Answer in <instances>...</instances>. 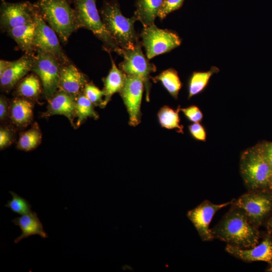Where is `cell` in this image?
I'll list each match as a JSON object with an SVG mask.
<instances>
[{
	"mask_svg": "<svg viewBox=\"0 0 272 272\" xmlns=\"http://www.w3.org/2000/svg\"><path fill=\"white\" fill-rule=\"evenodd\" d=\"M231 205L230 210L211 229L214 239L240 248L256 246L260 237L258 228L250 222L242 209L232 203Z\"/></svg>",
	"mask_w": 272,
	"mask_h": 272,
	"instance_id": "obj_1",
	"label": "cell"
},
{
	"mask_svg": "<svg viewBox=\"0 0 272 272\" xmlns=\"http://www.w3.org/2000/svg\"><path fill=\"white\" fill-rule=\"evenodd\" d=\"M100 15L105 29L122 50L133 48L140 42L134 27L137 20L134 16L123 15L118 0H104Z\"/></svg>",
	"mask_w": 272,
	"mask_h": 272,
	"instance_id": "obj_2",
	"label": "cell"
},
{
	"mask_svg": "<svg viewBox=\"0 0 272 272\" xmlns=\"http://www.w3.org/2000/svg\"><path fill=\"white\" fill-rule=\"evenodd\" d=\"M45 22L66 44L73 33L79 29L75 10L67 0H38L34 3Z\"/></svg>",
	"mask_w": 272,
	"mask_h": 272,
	"instance_id": "obj_3",
	"label": "cell"
},
{
	"mask_svg": "<svg viewBox=\"0 0 272 272\" xmlns=\"http://www.w3.org/2000/svg\"><path fill=\"white\" fill-rule=\"evenodd\" d=\"M240 172L249 191L272 190V168L257 145L242 153Z\"/></svg>",
	"mask_w": 272,
	"mask_h": 272,
	"instance_id": "obj_4",
	"label": "cell"
},
{
	"mask_svg": "<svg viewBox=\"0 0 272 272\" xmlns=\"http://www.w3.org/2000/svg\"><path fill=\"white\" fill-rule=\"evenodd\" d=\"M73 4L78 28L92 32L103 43V49L109 53L114 52L123 55V50L105 29L97 7V0H68Z\"/></svg>",
	"mask_w": 272,
	"mask_h": 272,
	"instance_id": "obj_5",
	"label": "cell"
},
{
	"mask_svg": "<svg viewBox=\"0 0 272 272\" xmlns=\"http://www.w3.org/2000/svg\"><path fill=\"white\" fill-rule=\"evenodd\" d=\"M232 203L242 209L250 222L258 228L272 214V190H249Z\"/></svg>",
	"mask_w": 272,
	"mask_h": 272,
	"instance_id": "obj_6",
	"label": "cell"
},
{
	"mask_svg": "<svg viewBox=\"0 0 272 272\" xmlns=\"http://www.w3.org/2000/svg\"><path fill=\"white\" fill-rule=\"evenodd\" d=\"M62 64L51 53L37 49L31 71L40 79L43 94L49 100L57 91Z\"/></svg>",
	"mask_w": 272,
	"mask_h": 272,
	"instance_id": "obj_7",
	"label": "cell"
},
{
	"mask_svg": "<svg viewBox=\"0 0 272 272\" xmlns=\"http://www.w3.org/2000/svg\"><path fill=\"white\" fill-rule=\"evenodd\" d=\"M140 42L133 48L123 50V61L119 64V68L126 75L140 78L144 82L146 90V99L150 100L152 84L150 74L156 71V66L151 63L142 50Z\"/></svg>",
	"mask_w": 272,
	"mask_h": 272,
	"instance_id": "obj_8",
	"label": "cell"
},
{
	"mask_svg": "<svg viewBox=\"0 0 272 272\" xmlns=\"http://www.w3.org/2000/svg\"><path fill=\"white\" fill-rule=\"evenodd\" d=\"M140 36L148 59L168 52L178 47L181 43V39L175 32L159 28L154 24L144 27Z\"/></svg>",
	"mask_w": 272,
	"mask_h": 272,
	"instance_id": "obj_9",
	"label": "cell"
},
{
	"mask_svg": "<svg viewBox=\"0 0 272 272\" xmlns=\"http://www.w3.org/2000/svg\"><path fill=\"white\" fill-rule=\"evenodd\" d=\"M37 12L34 3L29 1L10 3L1 0L0 27L3 32L35 22Z\"/></svg>",
	"mask_w": 272,
	"mask_h": 272,
	"instance_id": "obj_10",
	"label": "cell"
},
{
	"mask_svg": "<svg viewBox=\"0 0 272 272\" xmlns=\"http://www.w3.org/2000/svg\"><path fill=\"white\" fill-rule=\"evenodd\" d=\"M33 44L36 50L39 49L52 54L62 64L71 62L59 43L57 35L45 22L38 10Z\"/></svg>",
	"mask_w": 272,
	"mask_h": 272,
	"instance_id": "obj_11",
	"label": "cell"
},
{
	"mask_svg": "<svg viewBox=\"0 0 272 272\" xmlns=\"http://www.w3.org/2000/svg\"><path fill=\"white\" fill-rule=\"evenodd\" d=\"M145 86L139 77L127 75L119 92L129 115V124L135 126L141 120V106Z\"/></svg>",
	"mask_w": 272,
	"mask_h": 272,
	"instance_id": "obj_12",
	"label": "cell"
},
{
	"mask_svg": "<svg viewBox=\"0 0 272 272\" xmlns=\"http://www.w3.org/2000/svg\"><path fill=\"white\" fill-rule=\"evenodd\" d=\"M232 201L215 204L205 200L187 212V217L193 225L202 241H210L214 239L212 230L210 229L212 220L218 211L231 205Z\"/></svg>",
	"mask_w": 272,
	"mask_h": 272,
	"instance_id": "obj_13",
	"label": "cell"
},
{
	"mask_svg": "<svg viewBox=\"0 0 272 272\" xmlns=\"http://www.w3.org/2000/svg\"><path fill=\"white\" fill-rule=\"evenodd\" d=\"M226 251L244 262L264 261L268 263L266 271L272 267V237L268 233L261 242L248 248H240L227 245Z\"/></svg>",
	"mask_w": 272,
	"mask_h": 272,
	"instance_id": "obj_14",
	"label": "cell"
},
{
	"mask_svg": "<svg viewBox=\"0 0 272 272\" xmlns=\"http://www.w3.org/2000/svg\"><path fill=\"white\" fill-rule=\"evenodd\" d=\"M35 55L25 54L17 60L11 61L9 67L0 77L2 90L8 92L31 71Z\"/></svg>",
	"mask_w": 272,
	"mask_h": 272,
	"instance_id": "obj_15",
	"label": "cell"
},
{
	"mask_svg": "<svg viewBox=\"0 0 272 272\" xmlns=\"http://www.w3.org/2000/svg\"><path fill=\"white\" fill-rule=\"evenodd\" d=\"M88 83L86 76L71 62L62 64L59 77L58 89L77 97Z\"/></svg>",
	"mask_w": 272,
	"mask_h": 272,
	"instance_id": "obj_16",
	"label": "cell"
},
{
	"mask_svg": "<svg viewBox=\"0 0 272 272\" xmlns=\"http://www.w3.org/2000/svg\"><path fill=\"white\" fill-rule=\"evenodd\" d=\"M45 116L62 115L67 117L72 124L76 116V97L62 91H57L49 99Z\"/></svg>",
	"mask_w": 272,
	"mask_h": 272,
	"instance_id": "obj_17",
	"label": "cell"
},
{
	"mask_svg": "<svg viewBox=\"0 0 272 272\" xmlns=\"http://www.w3.org/2000/svg\"><path fill=\"white\" fill-rule=\"evenodd\" d=\"M12 222L19 226L22 232L21 235L14 240L16 244L23 239L35 235H39L42 238H48L47 234L44 230L43 225L35 212L21 215L13 219Z\"/></svg>",
	"mask_w": 272,
	"mask_h": 272,
	"instance_id": "obj_18",
	"label": "cell"
},
{
	"mask_svg": "<svg viewBox=\"0 0 272 272\" xmlns=\"http://www.w3.org/2000/svg\"><path fill=\"white\" fill-rule=\"evenodd\" d=\"M35 29V21L30 24L14 28L7 33L25 54L35 55L36 50L33 44Z\"/></svg>",
	"mask_w": 272,
	"mask_h": 272,
	"instance_id": "obj_19",
	"label": "cell"
},
{
	"mask_svg": "<svg viewBox=\"0 0 272 272\" xmlns=\"http://www.w3.org/2000/svg\"><path fill=\"white\" fill-rule=\"evenodd\" d=\"M110 58L111 68L108 75L102 79L104 84L103 91L104 92L103 107L106 106L114 94L119 93L124 84L126 77V75L117 67L111 56Z\"/></svg>",
	"mask_w": 272,
	"mask_h": 272,
	"instance_id": "obj_20",
	"label": "cell"
},
{
	"mask_svg": "<svg viewBox=\"0 0 272 272\" xmlns=\"http://www.w3.org/2000/svg\"><path fill=\"white\" fill-rule=\"evenodd\" d=\"M33 105L25 98L17 97L11 103L9 115L12 122L18 126H26L32 120Z\"/></svg>",
	"mask_w": 272,
	"mask_h": 272,
	"instance_id": "obj_21",
	"label": "cell"
},
{
	"mask_svg": "<svg viewBox=\"0 0 272 272\" xmlns=\"http://www.w3.org/2000/svg\"><path fill=\"white\" fill-rule=\"evenodd\" d=\"M163 0H136L134 16L144 27L154 24Z\"/></svg>",
	"mask_w": 272,
	"mask_h": 272,
	"instance_id": "obj_22",
	"label": "cell"
},
{
	"mask_svg": "<svg viewBox=\"0 0 272 272\" xmlns=\"http://www.w3.org/2000/svg\"><path fill=\"white\" fill-rule=\"evenodd\" d=\"M219 71L218 67L213 66L207 72H194L188 84V99L202 92L207 86L211 77Z\"/></svg>",
	"mask_w": 272,
	"mask_h": 272,
	"instance_id": "obj_23",
	"label": "cell"
},
{
	"mask_svg": "<svg viewBox=\"0 0 272 272\" xmlns=\"http://www.w3.org/2000/svg\"><path fill=\"white\" fill-rule=\"evenodd\" d=\"M40 80L34 73L23 78L16 85V92L21 97L36 99L41 92Z\"/></svg>",
	"mask_w": 272,
	"mask_h": 272,
	"instance_id": "obj_24",
	"label": "cell"
},
{
	"mask_svg": "<svg viewBox=\"0 0 272 272\" xmlns=\"http://www.w3.org/2000/svg\"><path fill=\"white\" fill-rule=\"evenodd\" d=\"M154 82H161L169 94L175 99L178 98L179 92L182 87V83L177 72L173 69L163 71L156 77L152 78Z\"/></svg>",
	"mask_w": 272,
	"mask_h": 272,
	"instance_id": "obj_25",
	"label": "cell"
},
{
	"mask_svg": "<svg viewBox=\"0 0 272 272\" xmlns=\"http://www.w3.org/2000/svg\"><path fill=\"white\" fill-rule=\"evenodd\" d=\"M180 106L174 110L168 106L162 107L158 113V118L162 127L168 129H175L177 132L183 133V126L180 124L179 116Z\"/></svg>",
	"mask_w": 272,
	"mask_h": 272,
	"instance_id": "obj_26",
	"label": "cell"
},
{
	"mask_svg": "<svg viewBox=\"0 0 272 272\" xmlns=\"http://www.w3.org/2000/svg\"><path fill=\"white\" fill-rule=\"evenodd\" d=\"M95 105L82 93L76 98V125L79 126L88 117L98 119V114L94 108Z\"/></svg>",
	"mask_w": 272,
	"mask_h": 272,
	"instance_id": "obj_27",
	"label": "cell"
},
{
	"mask_svg": "<svg viewBox=\"0 0 272 272\" xmlns=\"http://www.w3.org/2000/svg\"><path fill=\"white\" fill-rule=\"evenodd\" d=\"M41 136L38 126L34 125L21 135L17 144L18 148L25 151L33 150L40 144Z\"/></svg>",
	"mask_w": 272,
	"mask_h": 272,
	"instance_id": "obj_28",
	"label": "cell"
},
{
	"mask_svg": "<svg viewBox=\"0 0 272 272\" xmlns=\"http://www.w3.org/2000/svg\"><path fill=\"white\" fill-rule=\"evenodd\" d=\"M9 193L12 195V198L8 200L7 203L5 205V207L10 209L12 212L20 215L32 212L31 205L26 199L12 191H10Z\"/></svg>",
	"mask_w": 272,
	"mask_h": 272,
	"instance_id": "obj_29",
	"label": "cell"
},
{
	"mask_svg": "<svg viewBox=\"0 0 272 272\" xmlns=\"http://www.w3.org/2000/svg\"><path fill=\"white\" fill-rule=\"evenodd\" d=\"M83 93L95 106L103 107V97H104V92L100 90L92 82L87 83L83 89Z\"/></svg>",
	"mask_w": 272,
	"mask_h": 272,
	"instance_id": "obj_30",
	"label": "cell"
},
{
	"mask_svg": "<svg viewBox=\"0 0 272 272\" xmlns=\"http://www.w3.org/2000/svg\"><path fill=\"white\" fill-rule=\"evenodd\" d=\"M184 1V0H163L158 17L161 20L164 19L170 13L181 8Z\"/></svg>",
	"mask_w": 272,
	"mask_h": 272,
	"instance_id": "obj_31",
	"label": "cell"
},
{
	"mask_svg": "<svg viewBox=\"0 0 272 272\" xmlns=\"http://www.w3.org/2000/svg\"><path fill=\"white\" fill-rule=\"evenodd\" d=\"M185 117L193 123L200 122L203 118V114L200 109L195 105H191L185 108H180Z\"/></svg>",
	"mask_w": 272,
	"mask_h": 272,
	"instance_id": "obj_32",
	"label": "cell"
},
{
	"mask_svg": "<svg viewBox=\"0 0 272 272\" xmlns=\"http://www.w3.org/2000/svg\"><path fill=\"white\" fill-rule=\"evenodd\" d=\"M188 129L192 137L195 140L205 142L207 138L206 131L199 122L193 123L188 126Z\"/></svg>",
	"mask_w": 272,
	"mask_h": 272,
	"instance_id": "obj_33",
	"label": "cell"
},
{
	"mask_svg": "<svg viewBox=\"0 0 272 272\" xmlns=\"http://www.w3.org/2000/svg\"><path fill=\"white\" fill-rule=\"evenodd\" d=\"M257 145L272 168V142L264 141L258 143Z\"/></svg>",
	"mask_w": 272,
	"mask_h": 272,
	"instance_id": "obj_34",
	"label": "cell"
},
{
	"mask_svg": "<svg viewBox=\"0 0 272 272\" xmlns=\"http://www.w3.org/2000/svg\"><path fill=\"white\" fill-rule=\"evenodd\" d=\"M13 140V132L8 128L1 127L0 129L1 149H3L11 145Z\"/></svg>",
	"mask_w": 272,
	"mask_h": 272,
	"instance_id": "obj_35",
	"label": "cell"
},
{
	"mask_svg": "<svg viewBox=\"0 0 272 272\" xmlns=\"http://www.w3.org/2000/svg\"><path fill=\"white\" fill-rule=\"evenodd\" d=\"M10 108L6 97L4 95L0 97V119L5 120L9 115Z\"/></svg>",
	"mask_w": 272,
	"mask_h": 272,
	"instance_id": "obj_36",
	"label": "cell"
},
{
	"mask_svg": "<svg viewBox=\"0 0 272 272\" xmlns=\"http://www.w3.org/2000/svg\"><path fill=\"white\" fill-rule=\"evenodd\" d=\"M11 61L1 59L0 60V77L8 69Z\"/></svg>",
	"mask_w": 272,
	"mask_h": 272,
	"instance_id": "obj_37",
	"label": "cell"
},
{
	"mask_svg": "<svg viewBox=\"0 0 272 272\" xmlns=\"http://www.w3.org/2000/svg\"><path fill=\"white\" fill-rule=\"evenodd\" d=\"M264 224L267 229V233L272 237V214L267 219Z\"/></svg>",
	"mask_w": 272,
	"mask_h": 272,
	"instance_id": "obj_38",
	"label": "cell"
},
{
	"mask_svg": "<svg viewBox=\"0 0 272 272\" xmlns=\"http://www.w3.org/2000/svg\"><path fill=\"white\" fill-rule=\"evenodd\" d=\"M268 271H272V267L271 268H270L268 270H267Z\"/></svg>",
	"mask_w": 272,
	"mask_h": 272,
	"instance_id": "obj_39",
	"label": "cell"
}]
</instances>
